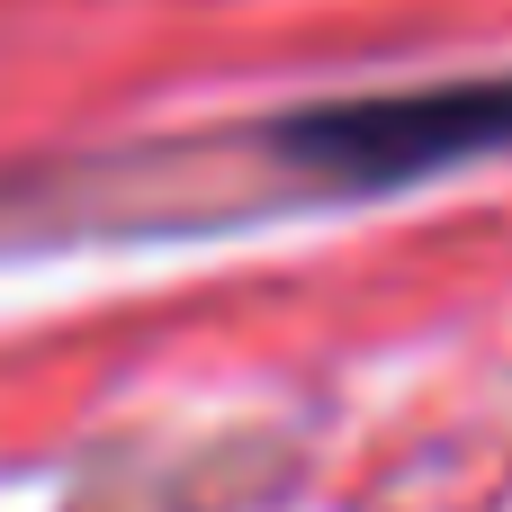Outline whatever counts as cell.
Wrapping results in <instances>:
<instances>
[{
	"label": "cell",
	"mask_w": 512,
	"mask_h": 512,
	"mask_svg": "<svg viewBox=\"0 0 512 512\" xmlns=\"http://www.w3.org/2000/svg\"><path fill=\"white\" fill-rule=\"evenodd\" d=\"M504 144H512V72L423 81V90H351V99H315V108H288L243 135V153L270 162L279 189H315V198H378V189L486 162Z\"/></svg>",
	"instance_id": "6da1fadb"
}]
</instances>
